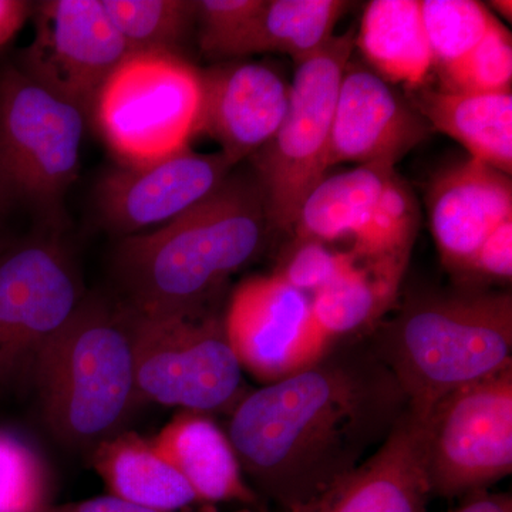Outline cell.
I'll list each match as a JSON object with an SVG mask.
<instances>
[{
  "label": "cell",
  "mask_w": 512,
  "mask_h": 512,
  "mask_svg": "<svg viewBox=\"0 0 512 512\" xmlns=\"http://www.w3.org/2000/svg\"><path fill=\"white\" fill-rule=\"evenodd\" d=\"M224 326L242 370L265 384L301 372L330 346L316 328L311 296L274 274L235 289Z\"/></svg>",
  "instance_id": "7c38bea8"
},
{
  "label": "cell",
  "mask_w": 512,
  "mask_h": 512,
  "mask_svg": "<svg viewBox=\"0 0 512 512\" xmlns=\"http://www.w3.org/2000/svg\"><path fill=\"white\" fill-rule=\"evenodd\" d=\"M84 114L15 64L0 72V174L13 198L59 210L76 180Z\"/></svg>",
  "instance_id": "ba28073f"
},
{
  "label": "cell",
  "mask_w": 512,
  "mask_h": 512,
  "mask_svg": "<svg viewBox=\"0 0 512 512\" xmlns=\"http://www.w3.org/2000/svg\"><path fill=\"white\" fill-rule=\"evenodd\" d=\"M271 228L256 177L231 174L180 217L123 239L116 254L123 302L147 318L207 311L221 286L261 254Z\"/></svg>",
  "instance_id": "7a4b0ae2"
},
{
  "label": "cell",
  "mask_w": 512,
  "mask_h": 512,
  "mask_svg": "<svg viewBox=\"0 0 512 512\" xmlns=\"http://www.w3.org/2000/svg\"><path fill=\"white\" fill-rule=\"evenodd\" d=\"M491 8L497 12L498 16L507 19L508 22L512 20V2L511 0H494L490 2Z\"/></svg>",
  "instance_id": "8d00e7d4"
},
{
  "label": "cell",
  "mask_w": 512,
  "mask_h": 512,
  "mask_svg": "<svg viewBox=\"0 0 512 512\" xmlns=\"http://www.w3.org/2000/svg\"><path fill=\"white\" fill-rule=\"evenodd\" d=\"M46 468L39 454L0 429V512H43L49 507Z\"/></svg>",
  "instance_id": "f1b7e54d"
},
{
  "label": "cell",
  "mask_w": 512,
  "mask_h": 512,
  "mask_svg": "<svg viewBox=\"0 0 512 512\" xmlns=\"http://www.w3.org/2000/svg\"><path fill=\"white\" fill-rule=\"evenodd\" d=\"M348 6L342 0H265L232 60L278 53L301 63L335 36L333 30Z\"/></svg>",
  "instance_id": "603a6c76"
},
{
  "label": "cell",
  "mask_w": 512,
  "mask_h": 512,
  "mask_svg": "<svg viewBox=\"0 0 512 512\" xmlns=\"http://www.w3.org/2000/svg\"><path fill=\"white\" fill-rule=\"evenodd\" d=\"M119 30L128 55L181 56L197 29V2L191 0H101Z\"/></svg>",
  "instance_id": "484cf974"
},
{
  "label": "cell",
  "mask_w": 512,
  "mask_h": 512,
  "mask_svg": "<svg viewBox=\"0 0 512 512\" xmlns=\"http://www.w3.org/2000/svg\"><path fill=\"white\" fill-rule=\"evenodd\" d=\"M94 468L111 495L160 512L183 510L198 501L180 471L153 440L117 433L94 448Z\"/></svg>",
  "instance_id": "ffe728a7"
},
{
  "label": "cell",
  "mask_w": 512,
  "mask_h": 512,
  "mask_svg": "<svg viewBox=\"0 0 512 512\" xmlns=\"http://www.w3.org/2000/svg\"><path fill=\"white\" fill-rule=\"evenodd\" d=\"M29 12V3L0 0V47L5 46L22 29Z\"/></svg>",
  "instance_id": "836d02e7"
},
{
  "label": "cell",
  "mask_w": 512,
  "mask_h": 512,
  "mask_svg": "<svg viewBox=\"0 0 512 512\" xmlns=\"http://www.w3.org/2000/svg\"><path fill=\"white\" fill-rule=\"evenodd\" d=\"M153 443L187 480L198 501L258 504L227 434L204 413L177 414Z\"/></svg>",
  "instance_id": "ac0fdd59"
},
{
  "label": "cell",
  "mask_w": 512,
  "mask_h": 512,
  "mask_svg": "<svg viewBox=\"0 0 512 512\" xmlns=\"http://www.w3.org/2000/svg\"><path fill=\"white\" fill-rule=\"evenodd\" d=\"M43 512H160L141 507V505L128 503L119 497L93 498L82 503L62 505V507H47Z\"/></svg>",
  "instance_id": "d6a6232c"
},
{
  "label": "cell",
  "mask_w": 512,
  "mask_h": 512,
  "mask_svg": "<svg viewBox=\"0 0 512 512\" xmlns=\"http://www.w3.org/2000/svg\"><path fill=\"white\" fill-rule=\"evenodd\" d=\"M394 173L392 164L369 163L323 178L303 202L293 234L326 244L352 238Z\"/></svg>",
  "instance_id": "7402d4cb"
},
{
  "label": "cell",
  "mask_w": 512,
  "mask_h": 512,
  "mask_svg": "<svg viewBox=\"0 0 512 512\" xmlns=\"http://www.w3.org/2000/svg\"><path fill=\"white\" fill-rule=\"evenodd\" d=\"M453 512H512V497L507 493L480 491L464 497L463 504Z\"/></svg>",
  "instance_id": "e575fe53"
},
{
  "label": "cell",
  "mask_w": 512,
  "mask_h": 512,
  "mask_svg": "<svg viewBox=\"0 0 512 512\" xmlns=\"http://www.w3.org/2000/svg\"><path fill=\"white\" fill-rule=\"evenodd\" d=\"M423 416L409 406L389 439L356 470L289 512H429Z\"/></svg>",
  "instance_id": "2e32d148"
},
{
  "label": "cell",
  "mask_w": 512,
  "mask_h": 512,
  "mask_svg": "<svg viewBox=\"0 0 512 512\" xmlns=\"http://www.w3.org/2000/svg\"><path fill=\"white\" fill-rule=\"evenodd\" d=\"M353 47L355 30H350L296 64L285 119L252 156L272 228L292 232L306 197L326 177L340 80Z\"/></svg>",
  "instance_id": "5b68a950"
},
{
  "label": "cell",
  "mask_w": 512,
  "mask_h": 512,
  "mask_svg": "<svg viewBox=\"0 0 512 512\" xmlns=\"http://www.w3.org/2000/svg\"><path fill=\"white\" fill-rule=\"evenodd\" d=\"M197 134L214 138L221 154L238 165L265 147L286 116L291 84L271 67L228 62L201 72Z\"/></svg>",
  "instance_id": "9a60e30c"
},
{
  "label": "cell",
  "mask_w": 512,
  "mask_h": 512,
  "mask_svg": "<svg viewBox=\"0 0 512 512\" xmlns=\"http://www.w3.org/2000/svg\"><path fill=\"white\" fill-rule=\"evenodd\" d=\"M441 90L456 93H494L511 90V33L494 20L480 43L463 59L439 70Z\"/></svg>",
  "instance_id": "83f0119b"
},
{
  "label": "cell",
  "mask_w": 512,
  "mask_h": 512,
  "mask_svg": "<svg viewBox=\"0 0 512 512\" xmlns=\"http://www.w3.org/2000/svg\"><path fill=\"white\" fill-rule=\"evenodd\" d=\"M265 0H201L197 2V37L211 59L232 60L238 43L261 12Z\"/></svg>",
  "instance_id": "4dcf8cb0"
},
{
  "label": "cell",
  "mask_w": 512,
  "mask_h": 512,
  "mask_svg": "<svg viewBox=\"0 0 512 512\" xmlns=\"http://www.w3.org/2000/svg\"><path fill=\"white\" fill-rule=\"evenodd\" d=\"M131 312L141 399L198 413L237 402L242 366L224 320L207 311L167 318Z\"/></svg>",
  "instance_id": "9c48e42d"
},
{
  "label": "cell",
  "mask_w": 512,
  "mask_h": 512,
  "mask_svg": "<svg viewBox=\"0 0 512 512\" xmlns=\"http://www.w3.org/2000/svg\"><path fill=\"white\" fill-rule=\"evenodd\" d=\"M235 165L224 154L190 147L146 165H121L97 188L103 220L130 237L180 217L218 190Z\"/></svg>",
  "instance_id": "4fadbf2b"
},
{
  "label": "cell",
  "mask_w": 512,
  "mask_h": 512,
  "mask_svg": "<svg viewBox=\"0 0 512 512\" xmlns=\"http://www.w3.org/2000/svg\"><path fill=\"white\" fill-rule=\"evenodd\" d=\"M431 497H467L512 473V367L437 400L423 414Z\"/></svg>",
  "instance_id": "52a82bcc"
},
{
  "label": "cell",
  "mask_w": 512,
  "mask_h": 512,
  "mask_svg": "<svg viewBox=\"0 0 512 512\" xmlns=\"http://www.w3.org/2000/svg\"><path fill=\"white\" fill-rule=\"evenodd\" d=\"M431 128L392 83L375 70L348 64L333 114L328 167L396 164L429 137Z\"/></svg>",
  "instance_id": "5bb4252c"
},
{
  "label": "cell",
  "mask_w": 512,
  "mask_h": 512,
  "mask_svg": "<svg viewBox=\"0 0 512 512\" xmlns=\"http://www.w3.org/2000/svg\"><path fill=\"white\" fill-rule=\"evenodd\" d=\"M201 99V72L184 57L137 53L111 74L93 114L124 165H146L188 147Z\"/></svg>",
  "instance_id": "8992f818"
},
{
  "label": "cell",
  "mask_w": 512,
  "mask_h": 512,
  "mask_svg": "<svg viewBox=\"0 0 512 512\" xmlns=\"http://www.w3.org/2000/svg\"><path fill=\"white\" fill-rule=\"evenodd\" d=\"M15 200L12 192H10L8 184L3 180L2 174H0V222L5 217L6 211L9 210L10 204Z\"/></svg>",
  "instance_id": "d590c367"
},
{
  "label": "cell",
  "mask_w": 512,
  "mask_h": 512,
  "mask_svg": "<svg viewBox=\"0 0 512 512\" xmlns=\"http://www.w3.org/2000/svg\"><path fill=\"white\" fill-rule=\"evenodd\" d=\"M399 289L356 262L311 296L316 328L329 345L370 333L392 309Z\"/></svg>",
  "instance_id": "d4e9b609"
},
{
  "label": "cell",
  "mask_w": 512,
  "mask_h": 512,
  "mask_svg": "<svg viewBox=\"0 0 512 512\" xmlns=\"http://www.w3.org/2000/svg\"><path fill=\"white\" fill-rule=\"evenodd\" d=\"M127 56L101 0H50L36 6L35 35L13 64L89 116Z\"/></svg>",
  "instance_id": "8fae6325"
},
{
  "label": "cell",
  "mask_w": 512,
  "mask_h": 512,
  "mask_svg": "<svg viewBox=\"0 0 512 512\" xmlns=\"http://www.w3.org/2000/svg\"><path fill=\"white\" fill-rule=\"evenodd\" d=\"M429 212L441 261L466 276L485 239L512 220L511 175L474 158L451 165L431 184Z\"/></svg>",
  "instance_id": "e0dca14e"
},
{
  "label": "cell",
  "mask_w": 512,
  "mask_h": 512,
  "mask_svg": "<svg viewBox=\"0 0 512 512\" xmlns=\"http://www.w3.org/2000/svg\"><path fill=\"white\" fill-rule=\"evenodd\" d=\"M407 409L369 338L338 340L301 372L242 397L228 439L258 497L289 512L356 470Z\"/></svg>",
  "instance_id": "6da1fadb"
},
{
  "label": "cell",
  "mask_w": 512,
  "mask_h": 512,
  "mask_svg": "<svg viewBox=\"0 0 512 512\" xmlns=\"http://www.w3.org/2000/svg\"><path fill=\"white\" fill-rule=\"evenodd\" d=\"M419 217L413 191L394 173L369 217L350 238V254L376 278L400 288L416 241Z\"/></svg>",
  "instance_id": "cb8c5ba5"
},
{
  "label": "cell",
  "mask_w": 512,
  "mask_h": 512,
  "mask_svg": "<svg viewBox=\"0 0 512 512\" xmlns=\"http://www.w3.org/2000/svg\"><path fill=\"white\" fill-rule=\"evenodd\" d=\"M420 9L437 72L470 53L497 19L474 0H421Z\"/></svg>",
  "instance_id": "4316f807"
},
{
  "label": "cell",
  "mask_w": 512,
  "mask_h": 512,
  "mask_svg": "<svg viewBox=\"0 0 512 512\" xmlns=\"http://www.w3.org/2000/svg\"><path fill=\"white\" fill-rule=\"evenodd\" d=\"M410 103L427 121L466 148L470 158L512 173V93H456L421 87Z\"/></svg>",
  "instance_id": "d6986e66"
},
{
  "label": "cell",
  "mask_w": 512,
  "mask_h": 512,
  "mask_svg": "<svg viewBox=\"0 0 512 512\" xmlns=\"http://www.w3.org/2000/svg\"><path fill=\"white\" fill-rule=\"evenodd\" d=\"M355 264L356 259L349 251H336L316 239L295 237L274 275L296 291L312 296Z\"/></svg>",
  "instance_id": "f546056e"
},
{
  "label": "cell",
  "mask_w": 512,
  "mask_h": 512,
  "mask_svg": "<svg viewBox=\"0 0 512 512\" xmlns=\"http://www.w3.org/2000/svg\"><path fill=\"white\" fill-rule=\"evenodd\" d=\"M466 276L484 281H511L512 220L505 221L485 239L468 266Z\"/></svg>",
  "instance_id": "1f68e13d"
},
{
  "label": "cell",
  "mask_w": 512,
  "mask_h": 512,
  "mask_svg": "<svg viewBox=\"0 0 512 512\" xmlns=\"http://www.w3.org/2000/svg\"><path fill=\"white\" fill-rule=\"evenodd\" d=\"M82 301L72 262L55 242L35 239L0 254V386L32 376Z\"/></svg>",
  "instance_id": "30bf717a"
},
{
  "label": "cell",
  "mask_w": 512,
  "mask_h": 512,
  "mask_svg": "<svg viewBox=\"0 0 512 512\" xmlns=\"http://www.w3.org/2000/svg\"><path fill=\"white\" fill-rule=\"evenodd\" d=\"M50 431L67 446L96 448L116 436L141 399L133 312L126 303L80 302L32 373Z\"/></svg>",
  "instance_id": "277c9868"
},
{
  "label": "cell",
  "mask_w": 512,
  "mask_h": 512,
  "mask_svg": "<svg viewBox=\"0 0 512 512\" xmlns=\"http://www.w3.org/2000/svg\"><path fill=\"white\" fill-rule=\"evenodd\" d=\"M369 342L409 406L426 414L446 394L512 367L510 292L420 293L373 328Z\"/></svg>",
  "instance_id": "3957f363"
},
{
  "label": "cell",
  "mask_w": 512,
  "mask_h": 512,
  "mask_svg": "<svg viewBox=\"0 0 512 512\" xmlns=\"http://www.w3.org/2000/svg\"><path fill=\"white\" fill-rule=\"evenodd\" d=\"M355 45L380 77L392 84H403L409 92L424 87L433 69L420 0L370 2Z\"/></svg>",
  "instance_id": "44dd1931"
}]
</instances>
